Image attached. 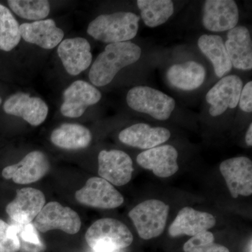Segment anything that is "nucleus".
<instances>
[{"mask_svg":"<svg viewBox=\"0 0 252 252\" xmlns=\"http://www.w3.org/2000/svg\"><path fill=\"white\" fill-rule=\"evenodd\" d=\"M198 45L202 53L211 61L217 77H222L231 70L233 66L220 36L203 34L199 38Z\"/></svg>","mask_w":252,"mask_h":252,"instance_id":"b1692460","label":"nucleus"},{"mask_svg":"<svg viewBox=\"0 0 252 252\" xmlns=\"http://www.w3.org/2000/svg\"><path fill=\"white\" fill-rule=\"evenodd\" d=\"M1 102H2V100H1V97H0V104H1Z\"/></svg>","mask_w":252,"mask_h":252,"instance_id":"72a5a7b5","label":"nucleus"},{"mask_svg":"<svg viewBox=\"0 0 252 252\" xmlns=\"http://www.w3.org/2000/svg\"><path fill=\"white\" fill-rule=\"evenodd\" d=\"M245 141L249 147L252 146V124H250L249 126L248 131H247L246 135H245Z\"/></svg>","mask_w":252,"mask_h":252,"instance_id":"473e14b6","label":"nucleus"},{"mask_svg":"<svg viewBox=\"0 0 252 252\" xmlns=\"http://www.w3.org/2000/svg\"><path fill=\"white\" fill-rule=\"evenodd\" d=\"M239 105L240 109L245 112L251 113L252 112V82L249 81L243 89L240 94L239 99Z\"/></svg>","mask_w":252,"mask_h":252,"instance_id":"7c9ffc66","label":"nucleus"},{"mask_svg":"<svg viewBox=\"0 0 252 252\" xmlns=\"http://www.w3.org/2000/svg\"><path fill=\"white\" fill-rule=\"evenodd\" d=\"M238 5L233 0H207L203 9V24L208 31L220 32L236 27Z\"/></svg>","mask_w":252,"mask_h":252,"instance_id":"dca6fc26","label":"nucleus"},{"mask_svg":"<svg viewBox=\"0 0 252 252\" xmlns=\"http://www.w3.org/2000/svg\"><path fill=\"white\" fill-rule=\"evenodd\" d=\"M7 3L19 17L33 22L45 19L51 11V5L46 0H9Z\"/></svg>","mask_w":252,"mask_h":252,"instance_id":"bb28decb","label":"nucleus"},{"mask_svg":"<svg viewBox=\"0 0 252 252\" xmlns=\"http://www.w3.org/2000/svg\"><path fill=\"white\" fill-rule=\"evenodd\" d=\"M46 205V197L39 189L26 187L16 190V197L6 207V212L15 223H31Z\"/></svg>","mask_w":252,"mask_h":252,"instance_id":"f8f14e48","label":"nucleus"},{"mask_svg":"<svg viewBox=\"0 0 252 252\" xmlns=\"http://www.w3.org/2000/svg\"><path fill=\"white\" fill-rule=\"evenodd\" d=\"M215 235L212 232L208 231V230L201 232V233L191 237V238L189 239L188 241L184 245V252H189L194 248L203 246L207 244L215 243Z\"/></svg>","mask_w":252,"mask_h":252,"instance_id":"c756f323","label":"nucleus"},{"mask_svg":"<svg viewBox=\"0 0 252 252\" xmlns=\"http://www.w3.org/2000/svg\"><path fill=\"white\" fill-rule=\"evenodd\" d=\"M140 18L132 12L102 14L89 23L87 33L96 40L107 44L126 42L135 38Z\"/></svg>","mask_w":252,"mask_h":252,"instance_id":"f03ea898","label":"nucleus"},{"mask_svg":"<svg viewBox=\"0 0 252 252\" xmlns=\"http://www.w3.org/2000/svg\"><path fill=\"white\" fill-rule=\"evenodd\" d=\"M216 225V219L206 212L196 210L190 207L180 210L168 229L172 238L188 235L193 237L206 231Z\"/></svg>","mask_w":252,"mask_h":252,"instance_id":"a211bd4d","label":"nucleus"},{"mask_svg":"<svg viewBox=\"0 0 252 252\" xmlns=\"http://www.w3.org/2000/svg\"><path fill=\"white\" fill-rule=\"evenodd\" d=\"M51 167L49 158L41 151H33L21 161L3 169L1 175L20 185H31L44 178Z\"/></svg>","mask_w":252,"mask_h":252,"instance_id":"6e6552de","label":"nucleus"},{"mask_svg":"<svg viewBox=\"0 0 252 252\" xmlns=\"http://www.w3.org/2000/svg\"><path fill=\"white\" fill-rule=\"evenodd\" d=\"M178 152L171 145L158 146L137 156V162L160 178L172 177L179 170Z\"/></svg>","mask_w":252,"mask_h":252,"instance_id":"f3484780","label":"nucleus"},{"mask_svg":"<svg viewBox=\"0 0 252 252\" xmlns=\"http://www.w3.org/2000/svg\"><path fill=\"white\" fill-rule=\"evenodd\" d=\"M33 225L38 231L43 233L61 230L67 234L74 235L81 229V220L79 214L70 207L63 206L59 202L51 201L44 205Z\"/></svg>","mask_w":252,"mask_h":252,"instance_id":"423d86ee","label":"nucleus"},{"mask_svg":"<svg viewBox=\"0 0 252 252\" xmlns=\"http://www.w3.org/2000/svg\"><path fill=\"white\" fill-rule=\"evenodd\" d=\"M21 39L44 49H53L61 44L64 34L53 19L25 23L19 27Z\"/></svg>","mask_w":252,"mask_h":252,"instance_id":"6ab92c4d","label":"nucleus"},{"mask_svg":"<svg viewBox=\"0 0 252 252\" xmlns=\"http://www.w3.org/2000/svg\"><path fill=\"white\" fill-rule=\"evenodd\" d=\"M19 27L11 11L0 4V50L9 52L18 45L21 39Z\"/></svg>","mask_w":252,"mask_h":252,"instance_id":"a878e982","label":"nucleus"},{"mask_svg":"<svg viewBox=\"0 0 252 252\" xmlns=\"http://www.w3.org/2000/svg\"><path fill=\"white\" fill-rule=\"evenodd\" d=\"M3 108L6 114L21 118L32 126L42 124L49 114V107L42 99L23 92L10 96L5 101Z\"/></svg>","mask_w":252,"mask_h":252,"instance_id":"4468645a","label":"nucleus"},{"mask_svg":"<svg viewBox=\"0 0 252 252\" xmlns=\"http://www.w3.org/2000/svg\"><path fill=\"white\" fill-rule=\"evenodd\" d=\"M170 213V206L157 199L144 200L129 212V218L135 225L139 236L148 240L163 233Z\"/></svg>","mask_w":252,"mask_h":252,"instance_id":"20e7f679","label":"nucleus"},{"mask_svg":"<svg viewBox=\"0 0 252 252\" xmlns=\"http://www.w3.org/2000/svg\"><path fill=\"white\" fill-rule=\"evenodd\" d=\"M20 240L21 252H43L45 247L41 243L37 230L32 223L21 225L16 223Z\"/></svg>","mask_w":252,"mask_h":252,"instance_id":"cd10ccee","label":"nucleus"},{"mask_svg":"<svg viewBox=\"0 0 252 252\" xmlns=\"http://www.w3.org/2000/svg\"><path fill=\"white\" fill-rule=\"evenodd\" d=\"M57 52L63 67L71 76H77L84 72L92 62L91 44L87 39L80 36L61 41Z\"/></svg>","mask_w":252,"mask_h":252,"instance_id":"2eb2a0df","label":"nucleus"},{"mask_svg":"<svg viewBox=\"0 0 252 252\" xmlns=\"http://www.w3.org/2000/svg\"><path fill=\"white\" fill-rule=\"evenodd\" d=\"M127 105L136 112L149 114L154 119L165 121L175 108L172 97L149 86H135L126 97Z\"/></svg>","mask_w":252,"mask_h":252,"instance_id":"39448f33","label":"nucleus"},{"mask_svg":"<svg viewBox=\"0 0 252 252\" xmlns=\"http://www.w3.org/2000/svg\"><path fill=\"white\" fill-rule=\"evenodd\" d=\"M93 136L86 126L77 124H63L52 131L50 140L52 144L64 150H80L87 148Z\"/></svg>","mask_w":252,"mask_h":252,"instance_id":"4be33fe9","label":"nucleus"},{"mask_svg":"<svg viewBox=\"0 0 252 252\" xmlns=\"http://www.w3.org/2000/svg\"><path fill=\"white\" fill-rule=\"evenodd\" d=\"M133 162L128 154L123 151L102 150L98 155V175L113 186L122 187L131 180Z\"/></svg>","mask_w":252,"mask_h":252,"instance_id":"9b49d317","label":"nucleus"},{"mask_svg":"<svg viewBox=\"0 0 252 252\" xmlns=\"http://www.w3.org/2000/svg\"><path fill=\"white\" fill-rule=\"evenodd\" d=\"M220 170L232 198L252 195V162L249 158L227 159L220 164Z\"/></svg>","mask_w":252,"mask_h":252,"instance_id":"9d476101","label":"nucleus"},{"mask_svg":"<svg viewBox=\"0 0 252 252\" xmlns=\"http://www.w3.org/2000/svg\"><path fill=\"white\" fill-rule=\"evenodd\" d=\"M85 239L94 252H118L130 246L133 235L121 220L103 218L88 228Z\"/></svg>","mask_w":252,"mask_h":252,"instance_id":"7ed1b4c3","label":"nucleus"},{"mask_svg":"<svg viewBox=\"0 0 252 252\" xmlns=\"http://www.w3.org/2000/svg\"><path fill=\"white\" fill-rule=\"evenodd\" d=\"M171 133L165 127H152L146 124H137L129 126L119 135L123 144L140 149L157 147L170 139Z\"/></svg>","mask_w":252,"mask_h":252,"instance_id":"aec40b11","label":"nucleus"},{"mask_svg":"<svg viewBox=\"0 0 252 252\" xmlns=\"http://www.w3.org/2000/svg\"><path fill=\"white\" fill-rule=\"evenodd\" d=\"M137 5L146 26L156 28L167 22L174 13L170 0H138Z\"/></svg>","mask_w":252,"mask_h":252,"instance_id":"393cba45","label":"nucleus"},{"mask_svg":"<svg viewBox=\"0 0 252 252\" xmlns=\"http://www.w3.org/2000/svg\"><path fill=\"white\" fill-rule=\"evenodd\" d=\"M141 54L140 46L130 41L108 44L91 66V84L97 87L108 85L121 69L137 62Z\"/></svg>","mask_w":252,"mask_h":252,"instance_id":"f257e3e1","label":"nucleus"},{"mask_svg":"<svg viewBox=\"0 0 252 252\" xmlns=\"http://www.w3.org/2000/svg\"><path fill=\"white\" fill-rule=\"evenodd\" d=\"M74 197L84 206L103 210L117 208L124 203V196L114 186L97 177L89 179L84 187L75 192Z\"/></svg>","mask_w":252,"mask_h":252,"instance_id":"0eeeda50","label":"nucleus"},{"mask_svg":"<svg viewBox=\"0 0 252 252\" xmlns=\"http://www.w3.org/2000/svg\"><path fill=\"white\" fill-rule=\"evenodd\" d=\"M101 98L100 91L93 84L83 80L74 81L63 92L61 114L71 119L80 117L88 107L97 104Z\"/></svg>","mask_w":252,"mask_h":252,"instance_id":"1a4fd4ad","label":"nucleus"},{"mask_svg":"<svg viewBox=\"0 0 252 252\" xmlns=\"http://www.w3.org/2000/svg\"><path fill=\"white\" fill-rule=\"evenodd\" d=\"M224 44L232 66L242 70L252 69V43L248 28L237 26L230 30Z\"/></svg>","mask_w":252,"mask_h":252,"instance_id":"412c9836","label":"nucleus"},{"mask_svg":"<svg viewBox=\"0 0 252 252\" xmlns=\"http://www.w3.org/2000/svg\"><path fill=\"white\" fill-rule=\"evenodd\" d=\"M20 247L17 226L0 219V252H18Z\"/></svg>","mask_w":252,"mask_h":252,"instance_id":"c85d7f7f","label":"nucleus"},{"mask_svg":"<svg viewBox=\"0 0 252 252\" xmlns=\"http://www.w3.org/2000/svg\"><path fill=\"white\" fill-rule=\"evenodd\" d=\"M205 67L195 61L174 64L167 72L169 83L182 91H193L198 89L205 81Z\"/></svg>","mask_w":252,"mask_h":252,"instance_id":"5701e85b","label":"nucleus"},{"mask_svg":"<svg viewBox=\"0 0 252 252\" xmlns=\"http://www.w3.org/2000/svg\"><path fill=\"white\" fill-rule=\"evenodd\" d=\"M189 252H230L228 248L220 244L212 243L194 248Z\"/></svg>","mask_w":252,"mask_h":252,"instance_id":"2f4dec72","label":"nucleus"},{"mask_svg":"<svg viewBox=\"0 0 252 252\" xmlns=\"http://www.w3.org/2000/svg\"><path fill=\"white\" fill-rule=\"evenodd\" d=\"M243 88V81L238 76L229 75L222 78L208 91L205 97L210 106V115L218 117L228 109L235 108L239 103Z\"/></svg>","mask_w":252,"mask_h":252,"instance_id":"ddd939ff","label":"nucleus"}]
</instances>
